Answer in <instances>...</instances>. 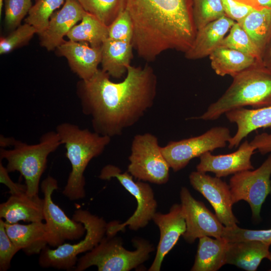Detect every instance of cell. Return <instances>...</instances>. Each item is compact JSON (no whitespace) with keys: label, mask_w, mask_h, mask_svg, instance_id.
Here are the masks:
<instances>
[{"label":"cell","mask_w":271,"mask_h":271,"mask_svg":"<svg viewBox=\"0 0 271 271\" xmlns=\"http://www.w3.org/2000/svg\"><path fill=\"white\" fill-rule=\"evenodd\" d=\"M123 81L115 83L102 69L80 85L82 112L89 116L94 131L102 136H120L138 122L154 104L157 78L153 68L130 65Z\"/></svg>","instance_id":"obj_1"},{"label":"cell","mask_w":271,"mask_h":271,"mask_svg":"<svg viewBox=\"0 0 271 271\" xmlns=\"http://www.w3.org/2000/svg\"><path fill=\"white\" fill-rule=\"evenodd\" d=\"M133 27L132 44L138 55L152 61L169 50L187 52L197 30L193 0H126Z\"/></svg>","instance_id":"obj_2"},{"label":"cell","mask_w":271,"mask_h":271,"mask_svg":"<svg viewBox=\"0 0 271 271\" xmlns=\"http://www.w3.org/2000/svg\"><path fill=\"white\" fill-rule=\"evenodd\" d=\"M56 131L72 168L62 193L71 201L82 199L85 196L84 171L90 161L103 152L111 138L69 122L59 124Z\"/></svg>","instance_id":"obj_3"},{"label":"cell","mask_w":271,"mask_h":271,"mask_svg":"<svg viewBox=\"0 0 271 271\" xmlns=\"http://www.w3.org/2000/svg\"><path fill=\"white\" fill-rule=\"evenodd\" d=\"M233 81L223 95L211 103L198 117L204 120H214L227 111L250 106L258 108L271 105V70L261 62L232 77Z\"/></svg>","instance_id":"obj_4"},{"label":"cell","mask_w":271,"mask_h":271,"mask_svg":"<svg viewBox=\"0 0 271 271\" xmlns=\"http://www.w3.org/2000/svg\"><path fill=\"white\" fill-rule=\"evenodd\" d=\"M62 145L57 132L50 131L43 134L39 142L29 145L16 140L13 149H0L1 160L6 159L8 171L19 172L25 180L26 194L38 195L41 177L46 169L49 155Z\"/></svg>","instance_id":"obj_5"},{"label":"cell","mask_w":271,"mask_h":271,"mask_svg":"<svg viewBox=\"0 0 271 271\" xmlns=\"http://www.w3.org/2000/svg\"><path fill=\"white\" fill-rule=\"evenodd\" d=\"M136 249H125L122 240L115 235L104 236L91 250L78 258L74 268L83 271L96 266L98 271H129L136 268L150 257L154 250L153 244L141 238L132 239Z\"/></svg>","instance_id":"obj_6"},{"label":"cell","mask_w":271,"mask_h":271,"mask_svg":"<svg viewBox=\"0 0 271 271\" xmlns=\"http://www.w3.org/2000/svg\"><path fill=\"white\" fill-rule=\"evenodd\" d=\"M72 219L84 225L85 236L77 243H63L54 249L46 246L40 253L39 264L41 267L65 270L74 268L78 259L77 256L92 249L106 234L107 223L103 217L78 209L74 211Z\"/></svg>","instance_id":"obj_7"},{"label":"cell","mask_w":271,"mask_h":271,"mask_svg":"<svg viewBox=\"0 0 271 271\" xmlns=\"http://www.w3.org/2000/svg\"><path fill=\"white\" fill-rule=\"evenodd\" d=\"M99 178L109 180L116 178L121 185L136 199L137 208L132 215L122 223L111 221L106 225V235H115L119 231H123L125 226L132 230H137L147 226L153 219L157 212V202L151 186L142 181L135 182L133 176L128 172H122L118 167L107 165L102 168Z\"/></svg>","instance_id":"obj_8"},{"label":"cell","mask_w":271,"mask_h":271,"mask_svg":"<svg viewBox=\"0 0 271 271\" xmlns=\"http://www.w3.org/2000/svg\"><path fill=\"white\" fill-rule=\"evenodd\" d=\"M130 149L127 172L131 175L158 185L168 181L170 167L155 135L145 133L134 136Z\"/></svg>","instance_id":"obj_9"},{"label":"cell","mask_w":271,"mask_h":271,"mask_svg":"<svg viewBox=\"0 0 271 271\" xmlns=\"http://www.w3.org/2000/svg\"><path fill=\"white\" fill-rule=\"evenodd\" d=\"M231 137L228 127L215 126L196 137L171 141L161 147V151L170 168L177 172L184 168L192 159L225 148Z\"/></svg>","instance_id":"obj_10"},{"label":"cell","mask_w":271,"mask_h":271,"mask_svg":"<svg viewBox=\"0 0 271 271\" xmlns=\"http://www.w3.org/2000/svg\"><path fill=\"white\" fill-rule=\"evenodd\" d=\"M271 153L255 170H248L234 174L230 179L229 187L233 204L240 200L250 205L252 217L260 219L261 206L271 193Z\"/></svg>","instance_id":"obj_11"},{"label":"cell","mask_w":271,"mask_h":271,"mask_svg":"<svg viewBox=\"0 0 271 271\" xmlns=\"http://www.w3.org/2000/svg\"><path fill=\"white\" fill-rule=\"evenodd\" d=\"M58 188L57 181L50 176L45 179L41 185L44 194V220L49 232L48 244L52 247H57L66 240L79 239L86 231L81 222L69 218L53 202L52 195Z\"/></svg>","instance_id":"obj_12"},{"label":"cell","mask_w":271,"mask_h":271,"mask_svg":"<svg viewBox=\"0 0 271 271\" xmlns=\"http://www.w3.org/2000/svg\"><path fill=\"white\" fill-rule=\"evenodd\" d=\"M181 205L185 220L186 230L183 234L188 243H193L202 237H221L225 226L216 215L203 202L195 199L189 190L183 187L180 192Z\"/></svg>","instance_id":"obj_13"},{"label":"cell","mask_w":271,"mask_h":271,"mask_svg":"<svg viewBox=\"0 0 271 271\" xmlns=\"http://www.w3.org/2000/svg\"><path fill=\"white\" fill-rule=\"evenodd\" d=\"M189 178L191 186L208 200L225 227L237 225L239 222L232 211L233 203L230 187L225 182L220 178L197 171L192 172Z\"/></svg>","instance_id":"obj_14"},{"label":"cell","mask_w":271,"mask_h":271,"mask_svg":"<svg viewBox=\"0 0 271 271\" xmlns=\"http://www.w3.org/2000/svg\"><path fill=\"white\" fill-rule=\"evenodd\" d=\"M255 149L248 141L243 142L236 151L228 154L214 155L210 152L202 155L196 166L197 171L213 173L218 178L234 175L254 167L251 158Z\"/></svg>","instance_id":"obj_15"},{"label":"cell","mask_w":271,"mask_h":271,"mask_svg":"<svg viewBox=\"0 0 271 271\" xmlns=\"http://www.w3.org/2000/svg\"><path fill=\"white\" fill-rule=\"evenodd\" d=\"M158 226L160 237L156 254L149 271H160L165 256L176 244L186 230L181 204L172 206L167 213L156 212L152 219Z\"/></svg>","instance_id":"obj_16"},{"label":"cell","mask_w":271,"mask_h":271,"mask_svg":"<svg viewBox=\"0 0 271 271\" xmlns=\"http://www.w3.org/2000/svg\"><path fill=\"white\" fill-rule=\"evenodd\" d=\"M86 11L77 0H66L62 9L54 14L46 30L40 35L42 46L48 50L58 47L70 30L81 21Z\"/></svg>","instance_id":"obj_17"},{"label":"cell","mask_w":271,"mask_h":271,"mask_svg":"<svg viewBox=\"0 0 271 271\" xmlns=\"http://www.w3.org/2000/svg\"><path fill=\"white\" fill-rule=\"evenodd\" d=\"M60 54L68 60L71 69L82 80L92 77L101 62L100 47H92L86 42L63 41L58 47Z\"/></svg>","instance_id":"obj_18"},{"label":"cell","mask_w":271,"mask_h":271,"mask_svg":"<svg viewBox=\"0 0 271 271\" xmlns=\"http://www.w3.org/2000/svg\"><path fill=\"white\" fill-rule=\"evenodd\" d=\"M228 120L237 125V131L229 141L228 148L237 147L252 131L271 126V105L249 109L245 107L231 109L225 113Z\"/></svg>","instance_id":"obj_19"},{"label":"cell","mask_w":271,"mask_h":271,"mask_svg":"<svg viewBox=\"0 0 271 271\" xmlns=\"http://www.w3.org/2000/svg\"><path fill=\"white\" fill-rule=\"evenodd\" d=\"M44 199L38 195L31 197L26 193L11 195L0 205V218L9 224L20 221L34 222L44 220Z\"/></svg>","instance_id":"obj_20"},{"label":"cell","mask_w":271,"mask_h":271,"mask_svg":"<svg viewBox=\"0 0 271 271\" xmlns=\"http://www.w3.org/2000/svg\"><path fill=\"white\" fill-rule=\"evenodd\" d=\"M236 22L224 16L197 31L191 47L185 54L188 60H197L209 55L219 46Z\"/></svg>","instance_id":"obj_21"},{"label":"cell","mask_w":271,"mask_h":271,"mask_svg":"<svg viewBox=\"0 0 271 271\" xmlns=\"http://www.w3.org/2000/svg\"><path fill=\"white\" fill-rule=\"evenodd\" d=\"M5 226L7 234L15 245L28 255L40 253L48 244V226L42 221L28 224L5 222Z\"/></svg>","instance_id":"obj_22"},{"label":"cell","mask_w":271,"mask_h":271,"mask_svg":"<svg viewBox=\"0 0 271 271\" xmlns=\"http://www.w3.org/2000/svg\"><path fill=\"white\" fill-rule=\"evenodd\" d=\"M270 245L257 240L228 242L226 263L247 271L256 270L261 260L271 255Z\"/></svg>","instance_id":"obj_23"},{"label":"cell","mask_w":271,"mask_h":271,"mask_svg":"<svg viewBox=\"0 0 271 271\" xmlns=\"http://www.w3.org/2000/svg\"><path fill=\"white\" fill-rule=\"evenodd\" d=\"M132 43L107 38L101 46L102 70L115 78H121L130 65Z\"/></svg>","instance_id":"obj_24"},{"label":"cell","mask_w":271,"mask_h":271,"mask_svg":"<svg viewBox=\"0 0 271 271\" xmlns=\"http://www.w3.org/2000/svg\"><path fill=\"white\" fill-rule=\"evenodd\" d=\"M226 240L210 236L199 238V243L192 271H216L226 264Z\"/></svg>","instance_id":"obj_25"},{"label":"cell","mask_w":271,"mask_h":271,"mask_svg":"<svg viewBox=\"0 0 271 271\" xmlns=\"http://www.w3.org/2000/svg\"><path fill=\"white\" fill-rule=\"evenodd\" d=\"M209 58L211 68L217 75L232 77L260 62L251 55L223 47L217 48Z\"/></svg>","instance_id":"obj_26"},{"label":"cell","mask_w":271,"mask_h":271,"mask_svg":"<svg viewBox=\"0 0 271 271\" xmlns=\"http://www.w3.org/2000/svg\"><path fill=\"white\" fill-rule=\"evenodd\" d=\"M237 23L246 32L261 55L271 33V9L255 8Z\"/></svg>","instance_id":"obj_27"},{"label":"cell","mask_w":271,"mask_h":271,"mask_svg":"<svg viewBox=\"0 0 271 271\" xmlns=\"http://www.w3.org/2000/svg\"><path fill=\"white\" fill-rule=\"evenodd\" d=\"M67 36L72 41L86 42L89 43L91 47H100L108 38V27L86 12L81 23L75 25Z\"/></svg>","instance_id":"obj_28"},{"label":"cell","mask_w":271,"mask_h":271,"mask_svg":"<svg viewBox=\"0 0 271 271\" xmlns=\"http://www.w3.org/2000/svg\"><path fill=\"white\" fill-rule=\"evenodd\" d=\"M83 9L109 27L126 10V0H77Z\"/></svg>","instance_id":"obj_29"},{"label":"cell","mask_w":271,"mask_h":271,"mask_svg":"<svg viewBox=\"0 0 271 271\" xmlns=\"http://www.w3.org/2000/svg\"><path fill=\"white\" fill-rule=\"evenodd\" d=\"M66 0H38L30 10L25 21L41 35L47 29L49 19L54 11L59 8Z\"/></svg>","instance_id":"obj_30"},{"label":"cell","mask_w":271,"mask_h":271,"mask_svg":"<svg viewBox=\"0 0 271 271\" xmlns=\"http://www.w3.org/2000/svg\"><path fill=\"white\" fill-rule=\"evenodd\" d=\"M219 47L236 50L251 55L261 62L260 53L246 32L235 22L224 38Z\"/></svg>","instance_id":"obj_31"},{"label":"cell","mask_w":271,"mask_h":271,"mask_svg":"<svg viewBox=\"0 0 271 271\" xmlns=\"http://www.w3.org/2000/svg\"><path fill=\"white\" fill-rule=\"evenodd\" d=\"M193 16L196 29L225 16L222 0H193Z\"/></svg>","instance_id":"obj_32"},{"label":"cell","mask_w":271,"mask_h":271,"mask_svg":"<svg viewBox=\"0 0 271 271\" xmlns=\"http://www.w3.org/2000/svg\"><path fill=\"white\" fill-rule=\"evenodd\" d=\"M227 242L257 240L271 245V229L249 230L239 227H225L222 236Z\"/></svg>","instance_id":"obj_33"},{"label":"cell","mask_w":271,"mask_h":271,"mask_svg":"<svg viewBox=\"0 0 271 271\" xmlns=\"http://www.w3.org/2000/svg\"><path fill=\"white\" fill-rule=\"evenodd\" d=\"M5 7V23L9 29L19 26L22 19L29 13L31 0H4Z\"/></svg>","instance_id":"obj_34"},{"label":"cell","mask_w":271,"mask_h":271,"mask_svg":"<svg viewBox=\"0 0 271 271\" xmlns=\"http://www.w3.org/2000/svg\"><path fill=\"white\" fill-rule=\"evenodd\" d=\"M37 33L36 29L32 25L25 23L18 27L0 41V53L3 54L11 52L24 43L28 42Z\"/></svg>","instance_id":"obj_35"},{"label":"cell","mask_w":271,"mask_h":271,"mask_svg":"<svg viewBox=\"0 0 271 271\" xmlns=\"http://www.w3.org/2000/svg\"><path fill=\"white\" fill-rule=\"evenodd\" d=\"M133 27L128 11L125 10L108 27V38L132 43Z\"/></svg>","instance_id":"obj_36"},{"label":"cell","mask_w":271,"mask_h":271,"mask_svg":"<svg viewBox=\"0 0 271 271\" xmlns=\"http://www.w3.org/2000/svg\"><path fill=\"white\" fill-rule=\"evenodd\" d=\"M20 250L7 233L5 221L0 219V270L6 271L10 267L11 260Z\"/></svg>","instance_id":"obj_37"},{"label":"cell","mask_w":271,"mask_h":271,"mask_svg":"<svg viewBox=\"0 0 271 271\" xmlns=\"http://www.w3.org/2000/svg\"><path fill=\"white\" fill-rule=\"evenodd\" d=\"M225 16L239 22L255 8L237 0H222Z\"/></svg>","instance_id":"obj_38"},{"label":"cell","mask_w":271,"mask_h":271,"mask_svg":"<svg viewBox=\"0 0 271 271\" xmlns=\"http://www.w3.org/2000/svg\"><path fill=\"white\" fill-rule=\"evenodd\" d=\"M270 132H262L256 134L249 142L250 144L261 154L271 153V126Z\"/></svg>","instance_id":"obj_39"},{"label":"cell","mask_w":271,"mask_h":271,"mask_svg":"<svg viewBox=\"0 0 271 271\" xmlns=\"http://www.w3.org/2000/svg\"><path fill=\"white\" fill-rule=\"evenodd\" d=\"M9 172L0 162V182L7 186L10 190L11 195L19 194L25 193L26 187L25 185H22L14 182L9 175Z\"/></svg>","instance_id":"obj_40"},{"label":"cell","mask_w":271,"mask_h":271,"mask_svg":"<svg viewBox=\"0 0 271 271\" xmlns=\"http://www.w3.org/2000/svg\"><path fill=\"white\" fill-rule=\"evenodd\" d=\"M261 62L264 67L271 70V33L261 53Z\"/></svg>","instance_id":"obj_41"},{"label":"cell","mask_w":271,"mask_h":271,"mask_svg":"<svg viewBox=\"0 0 271 271\" xmlns=\"http://www.w3.org/2000/svg\"><path fill=\"white\" fill-rule=\"evenodd\" d=\"M16 140L12 138H6L4 136H1L0 145L1 148H4L9 146H13Z\"/></svg>","instance_id":"obj_42"},{"label":"cell","mask_w":271,"mask_h":271,"mask_svg":"<svg viewBox=\"0 0 271 271\" xmlns=\"http://www.w3.org/2000/svg\"><path fill=\"white\" fill-rule=\"evenodd\" d=\"M254 3L256 8L271 9V0H254Z\"/></svg>","instance_id":"obj_43"},{"label":"cell","mask_w":271,"mask_h":271,"mask_svg":"<svg viewBox=\"0 0 271 271\" xmlns=\"http://www.w3.org/2000/svg\"><path fill=\"white\" fill-rule=\"evenodd\" d=\"M237 1H240L241 2L245 3L246 4L250 5V6L256 8L255 7L254 0H237Z\"/></svg>","instance_id":"obj_44"},{"label":"cell","mask_w":271,"mask_h":271,"mask_svg":"<svg viewBox=\"0 0 271 271\" xmlns=\"http://www.w3.org/2000/svg\"><path fill=\"white\" fill-rule=\"evenodd\" d=\"M4 0H0V14H2V7L3 6Z\"/></svg>","instance_id":"obj_45"},{"label":"cell","mask_w":271,"mask_h":271,"mask_svg":"<svg viewBox=\"0 0 271 271\" xmlns=\"http://www.w3.org/2000/svg\"><path fill=\"white\" fill-rule=\"evenodd\" d=\"M267 259H269V261H270V262H271V255H270V256H269V257H268V258H267ZM269 270H270V271H271V268H270V269H269Z\"/></svg>","instance_id":"obj_46"}]
</instances>
